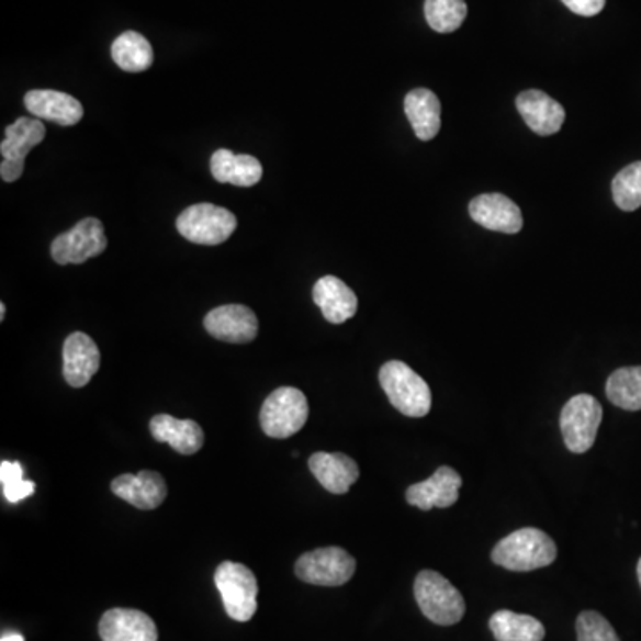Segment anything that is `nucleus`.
<instances>
[{
	"label": "nucleus",
	"mask_w": 641,
	"mask_h": 641,
	"mask_svg": "<svg viewBox=\"0 0 641 641\" xmlns=\"http://www.w3.org/2000/svg\"><path fill=\"white\" fill-rule=\"evenodd\" d=\"M150 434L157 442L170 443L180 454L199 453L205 442L202 426L196 420L175 419L168 414L156 415L150 420Z\"/></svg>",
	"instance_id": "nucleus-19"
},
{
	"label": "nucleus",
	"mask_w": 641,
	"mask_h": 641,
	"mask_svg": "<svg viewBox=\"0 0 641 641\" xmlns=\"http://www.w3.org/2000/svg\"><path fill=\"white\" fill-rule=\"evenodd\" d=\"M237 217L213 203H196L177 217V230L194 245H222L236 232Z\"/></svg>",
	"instance_id": "nucleus-6"
},
{
	"label": "nucleus",
	"mask_w": 641,
	"mask_h": 641,
	"mask_svg": "<svg viewBox=\"0 0 641 641\" xmlns=\"http://www.w3.org/2000/svg\"><path fill=\"white\" fill-rule=\"evenodd\" d=\"M100 368L99 346L90 335L76 331L63 346V376L68 385L82 389L91 382Z\"/></svg>",
	"instance_id": "nucleus-13"
},
{
	"label": "nucleus",
	"mask_w": 641,
	"mask_h": 641,
	"mask_svg": "<svg viewBox=\"0 0 641 641\" xmlns=\"http://www.w3.org/2000/svg\"><path fill=\"white\" fill-rule=\"evenodd\" d=\"M517 109L524 122L538 136H552L565 123V109L540 90H528L517 97Z\"/></svg>",
	"instance_id": "nucleus-16"
},
{
	"label": "nucleus",
	"mask_w": 641,
	"mask_h": 641,
	"mask_svg": "<svg viewBox=\"0 0 641 641\" xmlns=\"http://www.w3.org/2000/svg\"><path fill=\"white\" fill-rule=\"evenodd\" d=\"M606 396L622 411H641V366L617 369L608 378Z\"/></svg>",
	"instance_id": "nucleus-26"
},
{
	"label": "nucleus",
	"mask_w": 641,
	"mask_h": 641,
	"mask_svg": "<svg viewBox=\"0 0 641 641\" xmlns=\"http://www.w3.org/2000/svg\"><path fill=\"white\" fill-rule=\"evenodd\" d=\"M462 476L453 468H439L434 476L415 483L406 491L408 505L417 506L423 511L434 508H449L457 505L458 494L462 488Z\"/></svg>",
	"instance_id": "nucleus-12"
},
{
	"label": "nucleus",
	"mask_w": 641,
	"mask_h": 641,
	"mask_svg": "<svg viewBox=\"0 0 641 641\" xmlns=\"http://www.w3.org/2000/svg\"><path fill=\"white\" fill-rule=\"evenodd\" d=\"M469 214L474 223L486 230L503 232V234H517L522 230V211L505 194H480L469 203Z\"/></svg>",
	"instance_id": "nucleus-11"
},
{
	"label": "nucleus",
	"mask_w": 641,
	"mask_h": 641,
	"mask_svg": "<svg viewBox=\"0 0 641 641\" xmlns=\"http://www.w3.org/2000/svg\"><path fill=\"white\" fill-rule=\"evenodd\" d=\"M405 113L420 142H431L440 133V100L434 91L412 90L405 97Z\"/></svg>",
	"instance_id": "nucleus-22"
},
{
	"label": "nucleus",
	"mask_w": 641,
	"mask_h": 641,
	"mask_svg": "<svg viewBox=\"0 0 641 641\" xmlns=\"http://www.w3.org/2000/svg\"><path fill=\"white\" fill-rule=\"evenodd\" d=\"M24 105L34 119L48 120L71 127L85 116V108L71 94L56 90H33L24 97Z\"/></svg>",
	"instance_id": "nucleus-15"
},
{
	"label": "nucleus",
	"mask_w": 641,
	"mask_h": 641,
	"mask_svg": "<svg viewBox=\"0 0 641 641\" xmlns=\"http://www.w3.org/2000/svg\"><path fill=\"white\" fill-rule=\"evenodd\" d=\"M312 297L323 312L325 319L334 325H342L346 320L351 319L359 308L357 294L342 280L331 277V274L317 280L314 291H312Z\"/></svg>",
	"instance_id": "nucleus-18"
},
{
	"label": "nucleus",
	"mask_w": 641,
	"mask_h": 641,
	"mask_svg": "<svg viewBox=\"0 0 641 641\" xmlns=\"http://www.w3.org/2000/svg\"><path fill=\"white\" fill-rule=\"evenodd\" d=\"M380 385L391 405L406 417H426L431 411L428 383L405 362L391 360L380 369Z\"/></svg>",
	"instance_id": "nucleus-2"
},
{
	"label": "nucleus",
	"mask_w": 641,
	"mask_h": 641,
	"mask_svg": "<svg viewBox=\"0 0 641 641\" xmlns=\"http://www.w3.org/2000/svg\"><path fill=\"white\" fill-rule=\"evenodd\" d=\"M0 483H2V494L5 499L16 505L36 491L33 481L24 480V469L19 462L0 463Z\"/></svg>",
	"instance_id": "nucleus-29"
},
{
	"label": "nucleus",
	"mask_w": 641,
	"mask_h": 641,
	"mask_svg": "<svg viewBox=\"0 0 641 641\" xmlns=\"http://www.w3.org/2000/svg\"><path fill=\"white\" fill-rule=\"evenodd\" d=\"M308 468L323 488L331 494H346L360 476L357 462L342 453H314Z\"/></svg>",
	"instance_id": "nucleus-20"
},
{
	"label": "nucleus",
	"mask_w": 641,
	"mask_h": 641,
	"mask_svg": "<svg viewBox=\"0 0 641 641\" xmlns=\"http://www.w3.org/2000/svg\"><path fill=\"white\" fill-rule=\"evenodd\" d=\"M111 56L122 70L133 74L148 70L154 63L150 42L136 31L120 34L111 47Z\"/></svg>",
	"instance_id": "nucleus-25"
},
{
	"label": "nucleus",
	"mask_w": 641,
	"mask_h": 641,
	"mask_svg": "<svg viewBox=\"0 0 641 641\" xmlns=\"http://www.w3.org/2000/svg\"><path fill=\"white\" fill-rule=\"evenodd\" d=\"M308 420V401L300 389L280 387L269 394L260 411V426L271 439H289Z\"/></svg>",
	"instance_id": "nucleus-4"
},
{
	"label": "nucleus",
	"mask_w": 641,
	"mask_h": 641,
	"mask_svg": "<svg viewBox=\"0 0 641 641\" xmlns=\"http://www.w3.org/2000/svg\"><path fill=\"white\" fill-rule=\"evenodd\" d=\"M45 125L38 119H22L5 127V139L0 143L2 159L25 162L29 151L45 139Z\"/></svg>",
	"instance_id": "nucleus-23"
},
{
	"label": "nucleus",
	"mask_w": 641,
	"mask_h": 641,
	"mask_svg": "<svg viewBox=\"0 0 641 641\" xmlns=\"http://www.w3.org/2000/svg\"><path fill=\"white\" fill-rule=\"evenodd\" d=\"M357 561L340 548L316 549L305 552L296 561L294 572L308 585L342 586L353 577Z\"/></svg>",
	"instance_id": "nucleus-8"
},
{
	"label": "nucleus",
	"mask_w": 641,
	"mask_h": 641,
	"mask_svg": "<svg viewBox=\"0 0 641 641\" xmlns=\"http://www.w3.org/2000/svg\"><path fill=\"white\" fill-rule=\"evenodd\" d=\"M205 330L214 339L232 345H245L259 334V320L251 308L245 305H223L209 312L203 319Z\"/></svg>",
	"instance_id": "nucleus-10"
},
{
	"label": "nucleus",
	"mask_w": 641,
	"mask_h": 641,
	"mask_svg": "<svg viewBox=\"0 0 641 641\" xmlns=\"http://www.w3.org/2000/svg\"><path fill=\"white\" fill-rule=\"evenodd\" d=\"M0 641H25V638L20 632H8V634L0 638Z\"/></svg>",
	"instance_id": "nucleus-33"
},
{
	"label": "nucleus",
	"mask_w": 641,
	"mask_h": 641,
	"mask_svg": "<svg viewBox=\"0 0 641 641\" xmlns=\"http://www.w3.org/2000/svg\"><path fill=\"white\" fill-rule=\"evenodd\" d=\"M108 250L104 225L97 217H85L71 230L54 239L50 255L57 265H82Z\"/></svg>",
	"instance_id": "nucleus-9"
},
{
	"label": "nucleus",
	"mask_w": 641,
	"mask_h": 641,
	"mask_svg": "<svg viewBox=\"0 0 641 641\" xmlns=\"http://www.w3.org/2000/svg\"><path fill=\"white\" fill-rule=\"evenodd\" d=\"M491 629L497 641H542L546 638V628L540 620L508 609L492 615Z\"/></svg>",
	"instance_id": "nucleus-24"
},
{
	"label": "nucleus",
	"mask_w": 641,
	"mask_h": 641,
	"mask_svg": "<svg viewBox=\"0 0 641 641\" xmlns=\"http://www.w3.org/2000/svg\"><path fill=\"white\" fill-rule=\"evenodd\" d=\"M603 423V406L589 394H580L569 400L561 411L560 426L566 448L572 453L583 454L592 449Z\"/></svg>",
	"instance_id": "nucleus-7"
},
{
	"label": "nucleus",
	"mask_w": 641,
	"mask_h": 641,
	"mask_svg": "<svg viewBox=\"0 0 641 641\" xmlns=\"http://www.w3.org/2000/svg\"><path fill=\"white\" fill-rule=\"evenodd\" d=\"M111 491L120 499L139 509H156L162 505L168 494L165 477L156 471H142L139 474H122L111 483Z\"/></svg>",
	"instance_id": "nucleus-17"
},
{
	"label": "nucleus",
	"mask_w": 641,
	"mask_h": 641,
	"mask_svg": "<svg viewBox=\"0 0 641 641\" xmlns=\"http://www.w3.org/2000/svg\"><path fill=\"white\" fill-rule=\"evenodd\" d=\"M24 165L22 160H8L2 159V165H0V177L4 182H14L19 180L22 175H24Z\"/></svg>",
	"instance_id": "nucleus-32"
},
{
	"label": "nucleus",
	"mask_w": 641,
	"mask_h": 641,
	"mask_svg": "<svg viewBox=\"0 0 641 641\" xmlns=\"http://www.w3.org/2000/svg\"><path fill=\"white\" fill-rule=\"evenodd\" d=\"M425 16L437 33H454L468 19L465 0H426Z\"/></svg>",
	"instance_id": "nucleus-27"
},
{
	"label": "nucleus",
	"mask_w": 641,
	"mask_h": 641,
	"mask_svg": "<svg viewBox=\"0 0 641 641\" xmlns=\"http://www.w3.org/2000/svg\"><path fill=\"white\" fill-rule=\"evenodd\" d=\"M414 594L420 611L439 626H453L465 615L462 594L439 572H419L415 577Z\"/></svg>",
	"instance_id": "nucleus-3"
},
{
	"label": "nucleus",
	"mask_w": 641,
	"mask_h": 641,
	"mask_svg": "<svg viewBox=\"0 0 641 641\" xmlns=\"http://www.w3.org/2000/svg\"><path fill=\"white\" fill-rule=\"evenodd\" d=\"M211 173L222 184L251 188L262 179V165L254 156H236L234 151L222 148L211 157Z\"/></svg>",
	"instance_id": "nucleus-21"
},
{
	"label": "nucleus",
	"mask_w": 641,
	"mask_h": 641,
	"mask_svg": "<svg viewBox=\"0 0 641 641\" xmlns=\"http://www.w3.org/2000/svg\"><path fill=\"white\" fill-rule=\"evenodd\" d=\"M615 203L626 213L641 207V160L618 171L611 184Z\"/></svg>",
	"instance_id": "nucleus-28"
},
{
	"label": "nucleus",
	"mask_w": 641,
	"mask_h": 641,
	"mask_svg": "<svg viewBox=\"0 0 641 641\" xmlns=\"http://www.w3.org/2000/svg\"><path fill=\"white\" fill-rule=\"evenodd\" d=\"M577 641H620L614 626L597 614V611H583L575 622Z\"/></svg>",
	"instance_id": "nucleus-30"
},
{
	"label": "nucleus",
	"mask_w": 641,
	"mask_h": 641,
	"mask_svg": "<svg viewBox=\"0 0 641 641\" xmlns=\"http://www.w3.org/2000/svg\"><path fill=\"white\" fill-rule=\"evenodd\" d=\"M638 580H640V586H641V558H640V561H638Z\"/></svg>",
	"instance_id": "nucleus-35"
},
{
	"label": "nucleus",
	"mask_w": 641,
	"mask_h": 641,
	"mask_svg": "<svg viewBox=\"0 0 641 641\" xmlns=\"http://www.w3.org/2000/svg\"><path fill=\"white\" fill-rule=\"evenodd\" d=\"M572 13L581 16H595L604 10L606 0H561Z\"/></svg>",
	"instance_id": "nucleus-31"
},
{
	"label": "nucleus",
	"mask_w": 641,
	"mask_h": 641,
	"mask_svg": "<svg viewBox=\"0 0 641 641\" xmlns=\"http://www.w3.org/2000/svg\"><path fill=\"white\" fill-rule=\"evenodd\" d=\"M5 317V305L4 303H2V305H0V319L4 320Z\"/></svg>",
	"instance_id": "nucleus-34"
},
{
	"label": "nucleus",
	"mask_w": 641,
	"mask_h": 641,
	"mask_svg": "<svg viewBox=\"0 0 641 641\" xmlns=\"http://www.w3.org/2000/svg\"><path fill=\"white\" fill-rule=\"evenodd\" d=\"M556 543L542 529L522 528L503 538L494 551L492 561L511 572H531L554 563Z\"/></svg>",
	"instance_id": "nucleus-1"
},
{
	"label": "nucleus",
	"mask_w": 641,
	"mask_h": 641,
	"mask_svg": "<svg viewBox=\"0 0 641 641\" xmlns=\"http://www.w3.org/2000/svg\"><path fill=\"white\" fill-rule=\"evenodd\" d=\"M214 581L222 594L223 606L228 617L236 622L251 620L257 611L259 594V583L255 580L254 572L236 561H225L217 566Z\"/></svg>",
	"instance_id": "nucleus-5"
},
{
	"label": "nucleus",
	"mask_w": 641,
	"mask_h": 641,
	"mask_svg": "<svg viewBox=\"0 0 641 641\" xmlns=\"http://www.w3.org/2000/svg\"><path fill=\"white\" fill-rule=\"evenodd\" d=\"M102 641H157L156 622L139 609L114 608L100 618Z\"/></svg>",
	"instance_id": "nucleus-14"
}]
</instances>
